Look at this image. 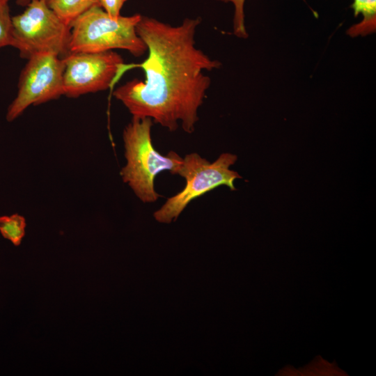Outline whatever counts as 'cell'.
Listing matches in <instances>:
<instances>
[{"label":"cell","mask_w":376,"mask_h":376,"mask_svg":"<svg viewBox=\"0 0 376 376\" xmlns=\"http://www.w3.org/2000/svg\"><path fill=\"white\" fill-rule=\"evenodd\" d=\"M127 0H100V6L109 15L113 18L120 15V10Z\"/></svg>","instance_id":"13"},{"label":"cell","mask_w":376,"mask_h":376,"mask_svg":"<svg viewBox=\"0 0 376 376\" xmlns=\"http://www.w3.org/2000/svg\"><path fill=\"white\" fill-rule=\"evenodd\" d=\"M201 22L200 17L186 18L172 26L141 15L136 30L148 52L139 65L146 78L130 80L113 93L132 117L150 118L171 132L179 123L185 132H194L198 110L211 83L205 71L221 65L196 46Z\"/></svg>","instance_id":"1"},{"label":"cell","mask_w":376,"mask_h":376,"mask_svg":"<svg viewBox=\"0 0 376 376\" xmlns=\"http://www.w3.org/2000/svg\"><path fill=\"white\" fill-rule=\"evenodd\" d=\"M141 15L113 18L101 6H93L71 24L70 52H101L116 49L128 51L134 56L147 52L136 26Z\"/></svg>","instance_id":"3"},{"label":"cell","mask_w":376,"mask_h":376,"mask_svg":"<svg viewBox=\"0 0 376 376\" xmlns=\"http://www.w3.org/2000/svg\"><path fill=\"white\" fill-rule=\"evenodd\" d=\"M8 0H0V49L13 45V23Z\"/></svg>","instance_id":"11"},{"label":"cell","mask_w":376,"mask_h":376,"mask_svg":"<svg viewBox=\"0 0 376 376\" xmlns=\"http://www.w3.org/2000/svg\"><path fill=\"white\" fill-rule=\"evenodd\" d=\"M49 7L70 24L80 15L93 6H101L100 0H48Z\"/></svg>","instance_id":"9"},{"label":"cell","mask_w":376,"mask_h":376,"mask_svg":"<svg viewBox=\"0 0 376 376\" xmlns=\"http://www.w3.org/2000/svg\"><path fill=\"white\" fill-rule=\"evenodd\" d=\"M9 1V0H8ZM33 0H15L16 3L22 6H26L30 2ZM48 1V0H47Z\"/></svg>","instance_id":"14"},{"label":"cell","mask_w":376,"mask_h":376,"mask_svg":"<svg viewBox=\"0 0 376 376\" xmlns=\"http://www.w3.org/2000/svg\"><path fill=\"white\" fill-rule=\"evenodd\" d=\"M237 159L235 155L223 153L214 162H210L196 152L187 155L182 158V166L178 172L185 180L184 189L169 198L154 212V218L158 222L170 224L178 219L192 201L215 188L226 185L235 190L234 181L242 177L230 170V166Z\"/></svg>","instance_id":"5"},{"label":"cell","mask_w":376,"mask_h":376,"mask_svg":"<svg viewBox=\"0 0 376 376\" xmlns=\"http://www.w3.org/2000/svg\"><path fill=\"white\" fill-rule=\"evenodd\" d=\"M25 219L18 214L0 217V233L15 246L20 245L25 235Z\"/></svg>","instance_id":"10"},{"label":"cell","mask_w":376,"mask_h":376,"mask_svg":"<svg viewBox=\"0 0 376 376\" xmlns=\"http://www.w3.org/2000/svg\"><path fill=\"white\" fill-rule=\"evenodd\" d=\"M13 45L22 58L50 54L63 58L70 53L71 26L49 6L33 0L21 14L12 17Z\"/></svg>","instance_id":"4"},{"label":"cell","mask_w":376,"mask_h":376,"mask_svg":"<svg viewBox=\"0 0 376 376\" xmlns=\"http://www.w3.org/2000/svg\"><path fill=\"white\" fill-rule=\"evenodd\" d=\"M223 2L232 3L235 8L233 17V33L241 38H246L248 33L244 24V3L246 0H217Z\"/></svg>","instance_id":"12"},{"label":"cell","mask_w":376,"mask_h":376,"mask_svg":"<svg viewBox=\"0 0 376 376\" xmlns=\"http://www.w3.org/2000/svg\"><path fill=\"white\" fill-rule=\"evenodd\" d=\"M354 17L363 15V19L350 26L347 33L351 37L366 36L375 31L376 0H354L351 6Z\"/></svg>","instance_id":"8"},{"label":"cell","mask_w":376,"mask_h":376,"mask_svg":"<svg viewBox=\"0 0 376 376\" xmlns=\"http://www.w3.org/2000/svg\"><path fill=\"white\" fill-rule=\"evenodd\" d=\"M64 68L63 58L54 54L30 57L19 75L17 93L8 108L6 120L11 122L29 107L63 95Z\"/></svg>","instance_id":"6"},{"label":"cell","mask_w":376,"mask_h":376,"mask_svg":"<svg viewBox=\"0 0 376 376\" xmlns=\"http://www.w3.org/2000/svg\"><path fill=\"white\" fill-rule=\"evenodd\" d=\"M152 124L150 118L132 117L123 133L126 164L120 175L146 203H154L160 196L155 189L156 176L165 171L178 174L182 164V158L175 152L163 155L156 150L151 137Z\"/></svg>","instance_id":"2"},{"label":"cell","mask_w":376,"mask_h":376,"mask_svg":"<svg viewBox=\"0 0 376 376\" xmlns=\"http://www.w3.org/2000/svg\"><path fill=\"white\" fill-rule=\"evenodd\" d=\"M63 59V95L69 97L108 89L125 67L123 57L113 50L70 52Z\"/></svg>","instance_id":"7"}]
</instances>
